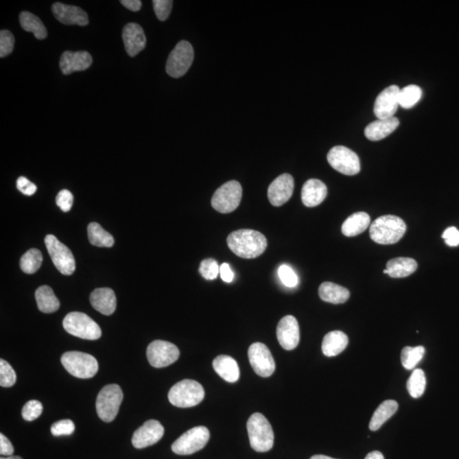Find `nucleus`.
<instances>
[{
	"label": "nucleus",
	"instance_id": "f257e3e1",
	"mask_svg": "<svg viewBox=\"0 0 459 459\" xmlns=\"http://www.w3.org/2000/svg\"><path fill=\"white\" fill-rule=\"evenodd\" d=\"M227 245L238 257L255 259L266 251L268 240L257 231L241 229L229 235Z\"/></svg>",
	"mask_w": 459,
	"mask_h": 459
},
{
	"label": "nucleus",
	"instance_id": "f03ea898",
	"mask_svg": "<svg viewBox=\"0 0 459 459\" xmlns=\"http://www.w3.org/2000/svg\"><path fill=\"white\" fill-rule=\"evenodd\" d=\"M407 231L404 220L396 215H383L370 226L371 239L376 244L390 245L398 243Z\"/></svg>",
	"mask_w": 459,
	"mask_h": 459
},
{
	"label": "nucleus",
	"instance_id": "7ed1b4c3",
	"mask_svg": "<svg viewBox=\"0 0 459 459\" xmlns=\"http://www.w3.org/2000/svg\"><path fill=\"white\" fill-rule=\"evenodd\" d=\"M250 446L258 453H266L273 447L274 432L272 425L264 415L255 412L247 423Z\"/></svg>",
	"mask_w": 459,
	"mask_h": 459
},
{
	"label": "nucleus",
	"instance_id": "20e7f679",
	"mask_svg": "<svg viewBox=\"0 0 459 459\" xmlns=\"http://www.w3.org/2000/svg\"><path fill=\"white\" fill-rule=\"evenodd\" d=\"M204 387L195 380L184 379L178 382L170 389L169 400L177 408L195 407L204 400Z\"/></svg>",
	"mask_w": 459,
	"mask_h": 459
},
{
	"label": "nucleus",
	"instance_id": "39448f33",
	"mask_svg": "<svg viewBox=\"0 0 459 459\" xmlns=\"http://www.w3.org/2000/svg\"><path fill=\"white\" fill-rule=\"evenodd\" d=\"M60 362L71 375L78 379H91L99 369L98 362L93 355L80 351L66 352Z\"/></svg>",
	"mask_w": 459,
	"mask_h": 459
},
{
	"label": "nucleus",
	"instance_id": "423d86ee",
	"mask_svg": "<svg viewBox=\"0 0 459 459\" xmlns=\"http://www.w3.org/2000/svg\"><path fill=\"white\" fill-rule=\"evenodd\" d=\"M63 327L72 336L88 340H95L102 336L101 327L93 319L82 312H71L63 320Z\"/></svg>",
	"mask_w": 459,
	"mask_h": 459
},
{
	"label": "nucleus",
	"instance_id": "0eeeda50",
	"mask_svg": "<svg viewBox=\"0 0 459 459\" xmlns=\"http://www.w3.org/2000/svg\"><path fill=\"white\" fill-rule=\"evenodd\" d=\"M123 398V391L117 384L103 387L96 399V411L99 418L108 423L115 421Z\"/></svg>",
	"mask_w": 459,
	"mask_h": 459
},
{
	"label": "nucleus",
	"instance_id": "6e6552de",
	"mask_svg": "<svg viewBox=\"0 0 459 459\" xmlns=\"http://www.w3.org/2000/svg\"><path fill=\"white\" fill-rule=\"evenodd\" d=\"M243 188L236 180H231L220 187L215 192L211 199L212 207L216 211L228 213L236 211L239 206Z\"/></svg>",
	"mask_w": 459,
	"mask_h": 459
},
{
	"label": "nucleus",
	"instance_id": "1a4fd4ad",
	"mask_svg": "<svg viewBox=\"0 0 459 459\" xmlns=\"http://www.w3.org/2000/svg\"><path fill=\"white\" fill-rule=\"evenodd\" d=\"M211 433L204 426L194 427L172 444V451L178 455H191L200 451L209 443Z\"/></svg>",
	"mask_w": 459,
	"mask_h": 459
},
{
	"label": "nucleus",
	"instance_id": "9d476101",
	"mask_svg": "<svg viewBox=\"0 0 459 459\" xmlns=\"http://www.w3.org/2000/svg\"><path fill=\"white\" fill-rule=\"evenodd\" d=\"M45 243L56 269L63 275H72L75 272L76 262L70 249L60 243L54 235H47Z\"/></svg>",
	"mask_w": 459,
	"mask_h": 459
},
{
	"label": "nucleus",
	"instance_id": "9b49d317",
	"mask_svg": "<svg viewBox=\"0 0 459 459\" xmlns=\"http://www.w3.org/2000/svg\"><path fill=\"white\" fill-rule=\"evenodd\" d=\"M327 158L333 169L345 176H355L361 172L360 158L357 153L343 145L331 149Z\"/></svg>",
	"mask_w": 459,
	"mask_h": 459
},
{
	"label": "nucleus",
	"instance_id": "f8f14e48",
	"mask_svg": "<svg viewBox=\"0 0 459 459\" xmlns=\"http://www.w3.org/2000/svg\"><path fill=\"white\" fill-rule=\"evenodd\" d=\"M193 59L194 51L190 43L186 40L178 43L167 60V73L172 78L183 77L189 70Z\"/></svg>",
	"mask_w": 459,
	"mask_h": 459
},
{
	"label": "nucleus",
	"instance_id": "ddd939ff",
	"mask_svg": "<svg viewBox=\"0 0 459 459\" xmlns=\"http://www.w3.org/2000/svg\"><path fill=\"white\" fill-rule=\"evenodd\" d=\"M147 355L150 364L156 368H165L174 364L180 357L176 345L165 340H155L148 345Z\"/></svg>",
	"mask_w": 459,
	"mask_h": 459
},
{
	"label": "nucleus",
	"instance_id": "4468645a",
	"mask_svg": "<svg viewBox=\"0 0 459 459\" xmlns=\"http://www.w3.org/2000/svg\"><path fill=\"white\" fill-rule=\"evenodd\" d=\"M249 362L254 371L263 378L272 376L276 364L268 346L262 343H254L248 349Z\"/></svg>",
	"mask_w": 459,
	"mask_h": 459
},
{
	"label": "nucleus",
	"instance_id": "2eb2a0df",
	"mask_svg": "<svg viewBox=\"0 0 459 459\" xmlns=\"http://www.w3.org/2000/svg\"><path fill=\"white\" fill-rule=\"evenodd\" d=\"M400 88L397 85H390L384 89L376 98L373 112L378 119H390L395 117L399 106Z\"/></svg>",
	"mask_w": 459,
	"mask_h": 459
},
{
	"label": "nucleus",
	"instance_id": "dca6fc26",
	"mask_svg": "<svg viewBox=\"0 0 459 459\" xmlns=\"http://www.w3.org/2000/svg\"><path fill=\"white\" fill-rule=\"evenodd\" d=\"M165 428L158 421L151 419L135 430L132 444L137 449L152 446L162 439Z\"/></svg>",
	"mask_w": 459,
	"mask_h": 459
},
{
	"label": "nucleus",
	"instance_id": "f3484780",
	"mask_svg": "<svg viewBox=\"0 0 459 459\" xmlns=\"http://www.w3.org/2000/svg\"><path fill=\"white\" fill-rule=\"evenodd\" d=\"M279 342L283 349L292 351L300 343V327L293 316H286L280 320L276 329Z\"/></svg>",
	"mask_w": 459,
	"mask_h": 459
},
{
	"label": "nucleus",
	"instance_id": "a211bd4d",
	"mask_svg": "<svg viewBox=\"0 0 459 459\" xmlns=\"http://www.w3.org/2000/svg\"><path fill=\"white\" fill-rule=\"evenodd\" d=\"M294 178L290 174H281L268 188V199L273 206L280 207L286 204L293 195Z\"/></svg>",
	"mask_w": 459,
	"mask_h": 459
},
{
	"label": "nucleus",
	"instance_id": "6ab92c4d",
	"mask_svg": "<svg viewBox=\"0 0 459 459\" xmlns=\"http://www.w3.org/2000/svg\"><path fill=\"white\" fill-rule=\"evenodd\" d=\"M51 10L56 19L63 24L84 27L89 23L87 13L80 7L58 2L53 3Z\"/></svg>",
	"mask_w": 459,
	"mask_h": 459
},
{
	"label": "nucleus",
	"instance_id": "aec40b11",
	"mask_svg": "<svg viewBox=\"0 0 459 459\" xmlns=\"http://www.w3.org/2000/svg\"><path fill=\"white\" fill-rule=\"evenodd\" d=\"M123 40L124 48L131 58L143 51L147 45V37L143 28L137 23L126 24L123 30Z\"/></svg>",
	"mask_w": 459,
	"mask_h": 459
},
{
	"label": "nucleus",
	"instance_id": "412c9836",
	"mask_svg": "<svg viewBox=\"0 0 459 459\" xmlns=\"http://www.w3.org/2000/svg\"><path fill=\"white\" fill-rule=\"evenodd\" d=\"M93 59L87 51H65L60 59V69L63 74L80 72L89 69L92 65Z\"/></svg>",
	"mask_w": 459,
	"mask_h": 459
},
{
	"label": "nucleus",
	"instance_id": "4be33fe9",
	"mask_svg": "<svg viewBox=\"0 0 459 459\" xmlns=\"http://www.w3.org/2000/svg\"><path fill=\"white\" fill-rule=\"evenodd\" d=\"M327 195V188L322 181L318 179H311L304 184L302 187L301 199L304 205L308 208L316 207L325 200Z\"/></svg>",
	"mask_w": 459,
	"mask_h": 459
},
{
	"label": "nucleus",
	"instance_id": "5701e85b",
	"mask_svg": "<svg viewBox=\"0 0 459 459\" xmlns=\"http://www.w3.org/2000/svg\"><path fill=\"white\" fill-rule=\"evenodd\" d=\"M91 303L102 314L112 315L117 307L115 293L111 288H96L91 294Z\"/></svg>",
	"mask_w": 459,
	"mask_h": 459
},
{
	"label": "nucleus",
	"instance_id": "b1692460",
	"mask_svg": "<svg viewBox=\"0 0 459 459\" xmlns=\"http://www.w3.org/2000/svg\"><path fill=\"white\" fill-rule=\"evenodd\" d=\"M400 121L396 117L373 121L365 128V137L369 141H378L389 137L399 126Z\"/></svg>",
	"mask_w": 459,
	"mask_h": 459
},
{
	"label": "nucleus",
	"instance_id": "393cba45",
	"mask_svg": "<svg viewBox=\"0 0 459 459\" xmlns=\"http://www.w3.org/2000/svg\"><path fill=\"white\" fill-rule=\"evenodd\" d=\"M213 368L227 382L235 383L239 379V366L236 360L229 355H222L217 357L213 362Z\"/></svg>",
	"mask_w": 459,
	"mask_h": 459
},
{
	"label": "nucleus",
	"instance_id": "a878e982",
	"mask_svg": "<svg viewBox=\"0 0 459 459\" xmlns=\"http://www.w3.org/2000/svg\"><path fill=\"white\" fill-rule=\"evenodd\" d=\"M349 343L348 336L341 331L327 333L322 340V350L326 357H336L345 350Z\"/></svg>",
	"mask_w": 459,
	"mask_h": 459
},
{
	"label": "nucleus",
	"instance_id": "bb28decb",
	"mask_svg": "<svg viewBox=\"0 0 459 459\" xmlns=\"http://www.w3.org/2000/svg\"><path fill=\"white\" fill-rule=\"evenodd\" d=\"M319 296L327 303L339 305L344 304L350 298V291L338 284L325 282L319 287Z\"/></svg>",
	"mask_w": 459,
	"mask_h": 459
},
{
	"label": "nucleus",
	"instance_id": "cd10ccee",
	"mask_svg": "<svg viewBox=\"0 0 459 459\" xmlns=\"http://www.w3.org/2000/svg\"><path fill=\"white\" fill-rule=\"evenodd\" d=\"M418 268V263L415 259L407 257H399L390 259L387 262L388 275L392 279H403L412 275Z\"/></svg>",
	"mask_w": 459,
	"mask_h": 459
},
{
	"label": "nucleus",
	"instance_id": "c85d7f7f",
	"mask_svg": "<svg viewBox=\"0 0 459 459\" xmlns=\"http://www.w3.org/2000/svg\"><path fill=\"white\" fill-rule=\"evenodd\" d=\"M370 222H371V219L368 213L365 212L352 213L344 220L341 231L344 236L355 237L364 233L368 228Z\"/></svg>",
	"mask_w": 459,
	"mask_h": 459
},
{
	"label": "nucleus",
	"instance_id": "c756f323",
	"mask_svg": "<svg viewBox=\"0 0 459 459\" xmlns=\"http://www.w3.org/2000/svg\"><path fill=\"white\" fill-rule=\"evenodd\" d=\"M398 410V403L394 400H386L382 402L376 409L373 414L371 421L369 423V429L372 432H376L381 428V426L388 419H390Z\"/></svg>",
	"mask_w": 459,
	"mask_h": 459
},
{
	"label": "nucleus",
	"instance_id": "7c9ffc66",
	"mask_svg": "<svg viewBox=\"0 0 459 459\" xmlns=\"http://www.w3.org/2000/svg\"><path fill=\"white\" fill-rule=\"evenodd\" d=\"M35 298L39 311L43 313L56 312L60 308V301L49 286L39 287L35 293Z\"/></svg>",
	"mask_w": 459,
	"mask_h": 459
},
{
	"label": "nucleus",
	"instance_id": "2f4dec72",
	"mask_svg": "<svg viewBox=\"0 0 459 459\" xmlns=\"http://www.w3.org/2000/svg\"><path fill=\"white\" fill-rule=\"evenodd\" d=\"M20 24L25 31L34 34L37 39H45L47 37V30L45 24L33 13L23 12L19 16Z\"/></svg>",
	"mask_w": 459,
	"mask_h": 459
},
{
	"label": "nucleus",
	"instance_id": "473e14b6",
	"mask_svg": "<svg viewBox=\"0 0 459 459\" xmlns=\"http://www.w3.org/2000/svg\"><path fill=\"white\" fill-rule=\"evenodd\" d=\"M88 237L90 243L94 246L111 248L115 245V238L98 223L92 222L89 225Z\"/></svg>",
	"mask_w": 459,
	"mask_h": 459
},
{
	"label": "nucleus",
	"instance_id": "72a5a7b5",
	"mask_svg": "<svg viewBox=\"0 0 459 459\" xmlns=\"http://www.w3.org/2000/svg\"><path fill=\"white\" fill-rule=\"evenodd\" d=\"M42 262V252L37 248H31L21 258V269L25 273L34 274L40 268Z\"/></svg>",
	"mask_w": 459,
	"mask_h": 459
},
{
	"label": "nucleus",
	"instance_id": "f704fd0d",
	"mask_svg": "<svg viewBox=\"0 0 459 459\" xmlns=\"http://www.w3.org/2000/svg\"><path fill=\"white\" fill-rule=\"evenodd\" d=\"M422 97V90L418 85L411 84L401 89L399 92V105L402 108H414Z\"/></svg>",
	"mask_w": 459,
	"mask_h": 459
},
{
	"label": "nucleus",
	"instance_id": "c9c22d12",
	"mask_svg": "<svg viewBox=\"0 0 459 459\" xmlns=\"http://www.w3.org/2000/svg\"><path fill=\"white\" fill-rule=\"evenodd\" d=\"M407 388L412 397L417 399L423 396L426 388V377L422 369H414L408 380Z\"/></svg>",
	"mask_w": 459,
	"mask_h": 459
},
{
	"label": "nucleus",
	"instance_id": "e433bc0d",
	"mask_svg": "<svg viewBox=\"0 0 459 459\" xmlns=\"http://www.w3.org/2000/svg\"><path fill=\"white\" fill-rule=\"evenodd\" d=\"M425 349L423 346H405L401 351V364L405 369H414L423 359Z\"/></svg>",
	"mask_w": 459,
	"mask_h": 459
},
{
	"label": "nucleus",
	"instance_id": "4c0bfd02",
	"mask_svg": "<svg viewBox=\"0 0 459 459\" xmlns=\"http://www.w3.org/2000/svg\"><path fill=\"white\" fill-rule=\"evenodd\" d=\"M16 382L15 370L5 360H0V386L12 387Z\"/></svg>",
	"mask_w": 459,
	"mask_h": 459
},
{
	"label": "nucleus",
	"instance_id": "58836bf2",
	"mask_svg": "<svg viewBox=\"0 0 459 459\" xmlns=\"http://www.w3.org/2000/svg\"><path fill=\"white\" fill-rule=\"evenodd\" d=\"M199 272L205 279H216L220 274V266L215 259H206L201 262Z\"/></svg>",
	"mask_w": 459,
	"mask_h": 459
},
{
	"label": "nucleus",
	"instance_id": "ea45409f",
	"mask_svg": "<svg viewBox=\"0 0 459 459\" xmlns=\"http://www.w3.org/2000/svg\"><path fill=\"white\" fill-rule=\"evenodd\" d=\"M43 405L40 401L31 400L24 405L21 415L26 421H34L42 414Z\"/></svg>",
	"mask_w": 459,
	"mask_h": 459
},
{
	"label": "nucleus",
	"instance_id": "a19ab883",
	"mask_svg": "<svg viewBox=\"0 0 459 459\" xmlns=\"http://www.w3.org/2000/svg\"><path fill=\"white\" fill-rule=\"evenodd\" d=\"M14 45H15V38L8 30L0 32V58H3L12 54Z\"/></svg>",
	"mask_w": 459,
	"mask_h": 459
},
{
	"label": "nucleus",
	"instance_id": "79ce46f5",
	"mask_svg": "<svg viewBox=\"0 0 459 459\" xmlns=\"http://www.w3.org/2000/svg\"><path fill=\"white\" fill-rule=\"evenodd\" d=\"M75 425L70 419H63L53 423L51 432L54 436H70L74 432Z\"/></svg>",
	"mask_w": 459,
	"mask_h": 459
},
{
	"label": "nucleus",
	"instance_id": "37998d69",
	"mask_svg": "<svg viewBox=\"0 0 459 459\" xmlns=\"http://www.w3.org/2000/svg\"><path fill=\"white\" fill-rule=\"evenodd\" d=\"M152 3L156 16L158 20L165 21L169 19L173 7L172 0H154Z\"/></svg>",
	"mask_w": 459,
	"mask_h": 459
},
{
	"label": "nucleus",
	"instance_id": "c03bdc74",
	"mask_svg": "<svg viewBox=\"0 0 459 459\" xmlns=\"http://www.w3.org/2000/svg\"><path fill=\"white\" fill-rule=\"evenodd\" d=\"M279 276L284 285L288 287H294L298 285V276L290 266L287 265L281 266L279 269Z\"/></svg>",
	"mask_w": 459,
	"mask_h": 459
},
{
	"label": "nucleus",
	"instance_id": "a18cd8bd",
	"mask_svg": "<svg viewBox=\"0 0 459 459\" xmlns=\"http://www.w3.org/2000/svg\"><path fill=\"white\" fill-rule=\"evenodd\" d=\"M73 196L69 190H62L56 196V204L63 212H69L72 209Z\"/></svg>",
	"mask_w": 459,
	"mask_h": 459
},
{
	"label": "nucleus",
	"instance_id": "49530a36",
	"mask_svg": "<svg viewBox=\"0 0 459 459\" xmlns=\"http://www.w3.org/2000/svg\"><path fill=\"white\" fill-rule=\"evenodd\" d=\"M16 187L21 193L26 196H32L37 191L36 185L31 183L26 177L21 176L16 180Z\"/></svg>",
	"mask_w": 459,
	"mask_h": 459
},
{
	"label": "nucleus",
	"instance_id": "de8ad7c7",
	"mask_svg": "<svg viewBox=\"0 0 459 459\" xmlns=\"http://www.w3.org/2000/svg\"><path fill=\"white\" fill-rule=\"evenodd\" d=\"M443 238L448 246L458 247L459 245V231L456 227H449L444 231Z\"/></svg>",
	"mask_w": 459,
	"mask_h": 459
},
{
	"label": "nucleus",
	"instance_id": "09e8293b",
	"mask_svg": "<svg viewBox=\"0 0 459 459\" xmlns=\"http://www.w3.org/2000/svg\"><path fill=\"white\" fill-rule=\"evenodd\" d=\"M14 447L5 436L0 434V454L2 456H12Z\"/></svg>",
	"mask_w": 459,
	"mask_h": 459
},
{
	"label": "nucleus",
	"instance_id": "8fccbe9b",
	"mask_svg": "<svg viewBox=\"0 0 459 459\" xmlns=\"http://www.w3.org/2000/svg\"><path fill=\"white\" fill-rule=\"evenodd\" d=\"M220 277L226 283H231L234 279V272L227 263H224L220 268Z\"/></svg>",
	"mask_w": 459,
	"mask_h": 459
},
{
	"label": "nucleus",
	"instance_id": "3c124183",
	"mask_svg": "<svg viewBox=\"0 0 459 459\" xmlns=\"http://www.w3.org/2000/svg\"><path fill=\"white\" fill-rule=\"evenodd\" d=\"M120 3L132 12H138L141 8L142 3L140 0H121Z\"/></svg>",
	"mask_w": 459,
	"mask_h": 459
},
{
	"label": "nucleus",
	"instance_id": "603ef678",
	"mask_svg": "<svg viewBox=\"0 0 459 459\" xmlns=\"http://www.w3.org/2000/svg\"><path fill=\"white\" fill-rule=\"evenodd\" d=\"M365 459H384V457L383 454L380 453V451H373L366 455Z\"/></svg>",
	"mask_w": 459,
	"mask_h": 459
},
{
	"label": "nucleus",
	"instance_id": "864d4df0",
	"mask_svg": "<svg viewBox=\"0 0 459 459\" xmlns=\"http://www.w3.org/2000/svg\"><path fill=\"white\" fill-rule=\"evenodd\" d=\"M309 459H336L330 457L325 456V455H315Z\"/></svg>",
	"mask_w": 459,
	"mask_h": 459
},
{
	"label": "nucleus",
	"instance_id": "5fc2aeb1",
	"mask_svg": "<svg viewBox=\"0 0 459 459\" xmlns=\"http://www.w3.org/2000/svg\"><path fill=\"white\" fill-rule=\"evenodd\" d=\"M0 459H23L19 456H8V457H1Z\"/></svg>",
	"mask_w": 459,
	"mask_h": 459
},
{
	"label": "nucleus",
	"instance_id": "6e6d98bb",
	"mask_svg": "<svg viewBox=\"0 0 459 459\" xmlns=\"http://www.w3.org/2000/svg\"><path fill=\"white\" fill-rule=\"evenodd\" d=\"M383 272H384V274H387V275H388V270L386 269L384 270Z\"/></svg>",
	"mask_w": 459,
	"mask_h": 459
}]
</instances>
